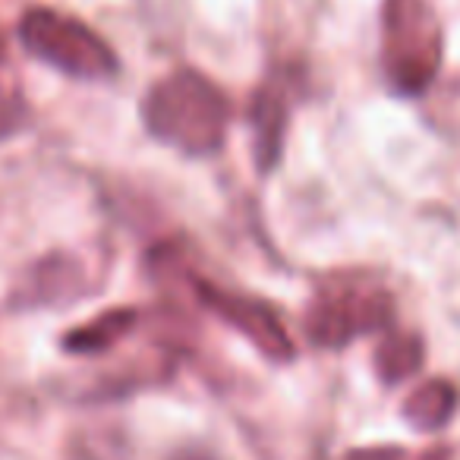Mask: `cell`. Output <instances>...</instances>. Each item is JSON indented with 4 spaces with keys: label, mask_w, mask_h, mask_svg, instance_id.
<instances>
[{
    "label": "cell",
    "mask_w": 460,
    "mask_h": 460,
    "mask_svg": "<svg viewBox=\"0 0 460 460\" xmlns=\"http://www.w3.org/2000/svg\"><path fill=\"white\" fill-rule=\"evenodd\" d=\"M146 120L158 139L186 152H211L224 136L227 104L208 79L186 70L148 92Z\"/></svg>",
    "instance_id": "obj_1"
},
{
    "label": "cell",
    "mask_w": 460,
    "mask_h": 460,
    "mask_svg": "<svg viewBox=\"0 0 460 460\" xmlns=\"http://www.w3.org/2000/svg\"><path fill=\"white\" fill-rule=\"evenodd\" d=\"M20 35L35 58L73 76H108L117 66L114 54L92 29L51 10H32L22 16Z\"/></svg>",
    "instance_id": "obj_2"
},
{
    "label": "cell",
    "mask_w": 460,
    "mask_h": 460,
    "mask_svg": "<svg viewBox=\"0 0 460 460\" xmlns=\"http://www.w3.org/2000/svg\"><path fill=\"white\" fill-rule=\"evenodd\" d=\"M429 10L420 0H388L385 10V35H388V51L385 64L388 73L403 92H420L435 76V26Z\"/></svg>",
    "instance_id": "obj_3"
},
{
    "label": "cell",
    "mask_w": 460,
    "mask_h": 460,
    "mask_svg": "<svg viewBox=\"0 0 460 460\" xmlns=\"http://www.w3.org/2000/svg\"><path fill=\"white\" fill-rule=\"evenodd\" d=\"M388 319V296L385 294H334L315 303L309 315V332L319 344L341 347L353 338L378 328Z\"/></svg>",
    "instance_id": "obj_4"
},
{
    "label": "cell",
    "mask_w": 460,
    "mask_h": 460,
    "mask_svg": "<svg viewBox=\"0 0 460 460\" xmlns=\"http://www.w3.org/2000/svg\"><path fill=\"white\" fill-rule=\"evenodd\" d=\"M199 294H202V300L208 303L221 319H227L234 328H240L265 357H271V359L294 357V344H290L288 332H284L281 322L271 315L269 306H262V303H256V300H243V296L221 294V290L211 288V284H199Z\"/></svg>",
    "instance_id": "obj_5"
},
{
    "label": "cell",
    "mask_w": 460,
    "mask_h": 460,
    "mask_svg": "<svg viewBox=\"0 0 460 460\" xmlns=\"http://www.w3.org/2000/svg\"><path fill=\"white\" fill-rule=\"evenodd\" d=\"M454 403H457V394L447 382H426L407 397L403 403V416L413 422V429L420 432H435L441 429L454 413Z\"/></svg>",
    "instance_id": "obj_6"
},
{
    "label": "cell",
    "mask_w": 460,
    "mask_h": 460,
    "mask_svg": "<svg viewBox=\"0 0 460 460\" xmlns=\"http://www.w3.org/2000/svg\"><path fill=\"white\" fill-rule=\"evenodd\" d=\"M133 322H136L133 309H114V313H108V315H98L95 322H89V325L79 328V332L66 334L64 347L70 353H98L114 344V341H120L123 334L133 328Z\"/></svg>",
    "instance_id": "obj_7"
},
{
    "label": "cell",
    "mask_w": 460,
    "mask_h": 460,
    "mask_svg": "<svg viewBox=\"0 0 460 460\" xmlns=\"http://www.w3.org/2000/svg\"><path fill=\"white\" fill-rule=\"evenodd\" d=\"M252 120H256V148L262 155V167L269 171L278 158V146H281L284 133V108L275 95H259L256 108H252Z\"/></svg>",
    "instance_id": "obj_8"
},
{
    "label": "cell",
    "mask_w": 460,
    "mask_h": 460,
    "mask_svg": "<svg viewBox=\"0 0 460 460\" xmlns=\"http://www.w3.org/2000/svg\"><path fill=\"white\" fill-rule=\"evenodd\" d=\"M422 363V347L416 338H407V334H401V338H391L382 344V350H378V372L385 376V382H401L403 376H410V372H416Z\"/></svg>",
    "instance_id": "obj_9"
},
{
    "label": "cell",
    "mask_w": 460,
    "mask_h": 460,
    "mask_svg": "<svg viewBox=\"0 0 460 460\" xmlns=\"http://www.w3.org/2000/svg\"><path fill=\"white\" fill-rule=\"evenodd\" d=\"M0 58H4V35H0Z\"/></svg>",
    "instance_id": "obj_10"
}]
</instances>
